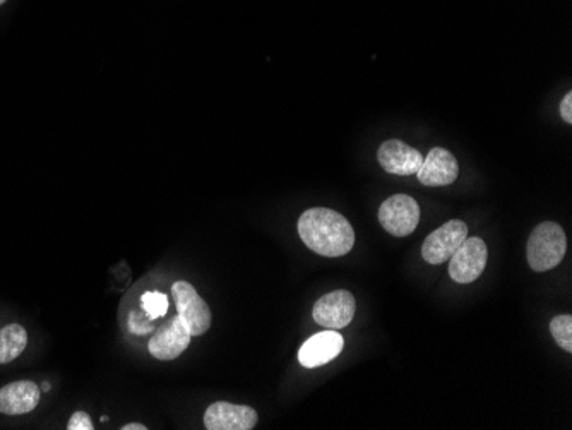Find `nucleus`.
<instances>
[{
	"instance_id": "nucleus-1",
	"label": "nucleus",
	"mask_w": 572,
	"mask_h": 430,
	"mask_svg": "<svg viewBox=\"0 0 572 430\" xmlns=\"http://www.w3.org/2000/svg\"><path fill=\"white\" fill-rule=\"evenodd\" d=\"M298 235L310 251L324 257H341L352 251L355 232L350 221L329 208H310L298 220Z\"/></svg>"
},
{
	"instance_id": "nucleus-2",
	"label": "nucleus",
	"mask_w": 572,
	"mask_h": 430,
	"mask_svg": "<svg viewBox=\"0 0 572 430\" xmlns=\"http://www.w3.org/2000/svg\"><path fill=\"white\" fill-rule=\"evenodd\" d=\"M566 233L554 221H543L533 232L526 245V257L533 271L543 273L562 263L566 256Z\"/></svg>"
},
{
	"instance_id": "nucleus-3",
	"label": "nucleus",
	"mask_w": 572,
	"mask_h": 430,
	"mask_svg": "<svg viewBox=\"0 0 572 430\" xmlns=\"http://www.w3.org/2000/svg\"><path fill=\"white\" fill-rule=\"evenodd\" d=\"M172 297L177 305V311L192 336H203L211 328V309L206 300L199 297L196 288L187 281L173 283Z\"/></svg>"
},
{
	"instance_id": "nucleus-4",
	"label": "nucleus",
	"mask_w": 572,
	"mask_h": 430,
	"mask_svg": "<svg viewBox=\"0 0 572 430\" xmlns=\"http://www.w3.org/2000/svg\"><path fill=\"white\" fill-rule=\"evenodd\" d=\"M379 221L382 228L394 237L412 235L420 221V206L406 194H394L379 208Z\"/></svg>"
},
{
	"instance_id": "nucleus-5",
	"label": "nucleus",
	"mask_w": 572,
	"mask_h": 430,
	"mask_svg": "<svg viewBox=\"0 0 572 430\" xmlns=\"http://www.w3.org/2000/svg\"><path fill=\"white\" fill-rule=\"evenodd\" d=\"M487 259H489L487 244L480 237H466L465 242L459 245L449 259L451 261L449 275L461 285L471 283L480 278L487 266Z\"/></svg>"
},
{
	"instance_id": "nucleus-6",
	"label": "nucleus",
	"mask_w": 572,
	"mask_h": 430,
	"mask_svg": "<svg viewBox=\"0 0 572 430\" xmlns=\"http://www.w3.org/2000/svg\"><path fill=\"white\" fill-rule=\"evenodd\" d=\"M468 237V227L465 221L451 220L446 225L437 228L425 239L422 247V257L425 263L442 264L451 259L459 245Z\"/></svg>"
},
{
	"instance_id": "nucleus-7",
	"label": "nucleus",
	"mask_w": 572,
	"mask_h": 430,
	"mask_svg": "<svg viewBox=\"0 0 572 430\" xmlns=\"http://www.w3.org/2000/svg\"><path fill=\"white\" fill-rule=\"evenodd\" d=\"M191 338V331L187 329L184 321L177 314L156 329L151 340H149L148 350L158 360L179 359L180 355L189 347Z\"/></svg>"
},
{
	"instance_id": "nucleus-8",
	"label": "nucleus",
	"mask_w": 572,
	"mask_h": 430,
	"mask_svg": "<svg viewBox=\"0 0 572 430\" xmlns=\"http://www.w3.org/2000/svg\"><path fill=\"white\" fill-rule=\"evenodd\" d=\"M355 297L346 290H336L317 300L314 305V319L328 329H343L352 323L355 316Z\"/></svg>"
},
{
	"instance_id": "nucleus-9",
	"label": "nucleus",
	"mask_w": 572,
	"mask_h": 430,
	"mask_svg": "<svg viewBox=\"0 0 572 430\" xmlns=\"http://www.w3.org/2000/svg\"><path fill=\"white\" fill-rule=\"evenodd\" d=\"M257 412L247 405H233L228 401H216L204 413V425L208 430H251L256 427Z\"/></svg>"
},
{
	"instance_id": "nucleus-10",
	"label": "nucleus",
	"mask_w": 572,
	"mask_h": 430,
	"mask_svg": "<svg viewBox=\"0 0 572 430\" xmlns=\"http://www.w3.org/2000/svg\"><path fill=\"white\" fill-rule=\"evenodd\" d=\"M377 158L388 174L403 175V177L417 174L424 163V155L400 139H389L381 144Z\"/></svg>"
},
{
	"instance_id": "nucleus-11",
	"label": "nucleus",
	"mask_w": 572,
	"mask_h": 430,
	"mask_svg": "<svg viewBox=\"0 0 572 430\" xmlns=\"http://www.w3.org/2000/svg\"><path fill=\"white\" fill-rule=\"evenodd\" d=\"M343 348L345 340L336 329L322 331L305 341L298 352V362L304 365L305 369H316L336 359L343 352Z\"/></svg>"
},
{
	"instance_id": "nucleus-12",
	"label": "nucleus",
	"mask_w": 572,
	"mask_h": 430,
	"mask_svg": "<svg viewBox=\"0 0 572 430\" xmlns=\"http://www.w3.org/2000/svg\"><path fill=\"white\" fill-rule=\"evenodd\" d=\"M459 165L453 153L444 148L430 150L427 158H424L422 167L417 172V177L424 186L442 187L453 184L458 179Z\"/></svg>"
},
{
	"instance_id": "nucleus-13",
	"label": "nucleus",
	"mask_w": 572,
	"mask_h": 430,
	"mask_svg": "<svg viewBox=\"0 0 572 430\" xmlns=\"http://www.w3.org/2000/svg\"><path fill=\"white\" fill-rule=\"evenodd\" d=\"M42 391L31 381H16L0 388V413L24 415L38 407Z\"/></svg>"
},
{
	"instance_id": "nucleus-14",
	"label": "nucleus",
	"mask_w": 572,
	"mask_h": 430,
	"mask_svg": "<svg viewBox=\"0 0 572 430\" xmlns=\"http://www.w3.org/2000/svg\"><path fill=\"white\" fill-rule=\"evenodd\" d=\"M28 345V331L19 324L0 329V365L9 364L24 352Z\"/></svg>"
},
{
	"instance_id": "nucleus-15",
	"label": "nucleus",
	"mask_w": 572,
	"mask_h": 430,
	"mask_svg": "<svg viewBox=\"0 0 572 430\" xmlns=\"http://www.w3.org/2000/svg\"><path fill=\"white\" fill-rule=\"evenodd\" d=\"M550 333L557 341V345L566 350L567 353L572 352V317L557 316L550 323Z\"/></svg>"
},
{
	"instance_id": "nucleus-16",
	"label": "nucleus",
	"mask_w": 572,
	"mask_h": 430,
	"mask_svg": "<svg viewBox=\"0 0 572 430\" xmlns=\"http://www.w3.org/2000/svg\"><path fill=\"white\" fill-rule=\"evenodd\" d=\"M141 307L151 319H158L168 312V297L161 292H146L141 297Z\"/></svg>"
},
{
	"instance_id": "nucleus-17",
	"label": "nucleus",
	"mask_w": 572,
	"mask_h": 430,
	"mask_svg": "<svg viewBox=\"0 0 572 430\" xmlns=\"http://www.w3.org/2000/svg\"><path fill=\"white\" fill-rule=\"evenodd\" d=\"M151 321L153 319L146 312L141 314V312L132 311L131 316H129V329H131V333H134V335H148L151 331H155Z\"/></svg>"
},
{
	"instance_id": "nucleus-18",
	"label": "nucleus",
	"mask_w": 572,
	"mask_h": 430,
	"mask_svg": "<svg viewBox=\"0 0 572 430\" xmlns=\"http://www.w3.org/2000/svg\"><path fill=\"white\" fill-rule=\"evenodd\" d=\"M95 425L91 422L90 415L86 412H76L69 419L67 430H93Z\"/></svg>"
},
{
	"instance_id": "nucleus-19",
	"label": "nucleus",
	"mask_w": 572,
	"mask_h": 430,
	"mask_svg": "<svg viewBox=\"0 0 572 430\" xmlns=\"http://www.w3.org/2000/svg\"><path fill=\"white\" fill-rule=\"evenodd\" d=\"M562 119L566 120L567 124L572 122V93L569 91L561 103Z\"/></svg>"
},
{
	"instance_id": "nucleus-20",
	"label": "nucleus",
	"mask_w": 572,
	"mask_h": 430,
	"mask_svg": "<svg viewBox=\"0 0 572 430\" xmlns=\"http://www.w3.org/2000/svg\"><path fill=\"white\" fill-rule=\"evenodd\" d=\"M122 430H148V427L143 424H127L124 427H120Z\"/></svg>"
},
{
	"instance_id": "nucleus-21",
	"label": "nucleus",
	"mask_w": 572,
	"mask_h": 430,
	"mask_svg": "<svg viewBox=\"0 0 572 430\" xmlns=\"http://www.w3.org/2000/svg\"><path fill=\"white\" fill-rule=\"evenodd\" d=\"M48 389H50V384L48 383L43 384V391H48Z\"/></svg>"
},
{
	"instance_id": "nucleus-22",
	"label": "nucleus",
	"mask_w": 572,
	"mask_h": 430,
	"mask_svg": "<svg viewBox=\"0 0 572 430\" xmlns=\"http://www.w3.org/2000/svg\"><path fill=\"white\" fill-rule=\"evenodd\" d=\"M4 2H6V0H0V6H2V4H4Z\"/></svg>"
}]
</instances>
